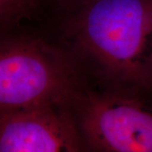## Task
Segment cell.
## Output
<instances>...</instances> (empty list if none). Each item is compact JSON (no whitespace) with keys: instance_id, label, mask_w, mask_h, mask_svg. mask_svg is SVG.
Segmentation results:
<instances>
[{"instance_id":"5","label":"cell","mask_w":152,"mask_h":152,"mask_svg":"<svg viewBox=\"0 0 152 152\" xmlns=\"http://www.w3.org/2000/svg\"><path fill=\"white\" fill-rule=\"evenodd\" d=\"M38 0H0V23L11 20L26 14Z\"/></svg>"},{"instance_id":"6","label":"cell","mask_w":152,"mask_h":152,"mask_svg":"<svg viewBox=\"0 0 152 152\" xmlns=\"http://www.w3.org/2000/svg\"><path fill=\"white\" fill-rule=\"evenodd\" d=\"M60 3H62L64 5L70 6V7H77L80 8L83 5L87 4L91 0H58Z\"/></svg>"},{"instance_id":"3","label":"cell","mask_w":152,"mask_h":152,"mask_svg":"<svg viewBox=\"0 0 152 152\" xmlns=\"http://www.w3.org/2000/svg\"><path fill=\"white\" fill-rule=\"evenodd\" d=\"M80 124L85 141L95 151L152 152V99L88 94Z\"/></svg>"},{"instance_id":"1","label":"cell","mask_w":152,"mask_h":152,"mask_svg":"<svg viewBox=\"0 0 152 152\" xmlns=\"http://www.w3.org/2000/svg\"><path fill=\"white\" fill-rule=\"evenodd\" d=\"M75 19L76 43L108 75L152 91V0H91Z\"/></svg>"},{"instance_id":"2","label":"cell","mask_w":152,"mask_h":152,"mask_svg":"<svg viewBox=\"0 0 152 152\" xmlns=\"http://www.w3.org/2000/svg\"><path fill=\"white\" fill-rule=\"evenodd\" d=\"M79 95V78L69 58L41 40L0 43V115L64 105Z\"/></svg>"},{"instance_id":"4","label":"cell","mask_w":152,"mask_h":152,"mask_svg":"<svg viewBox=\"0 0 152 152\" xmlns=\"http://www.w3.org/2000/svg\"><path fill=\"white\" fill-rule=\"evenodd\" d=\"M64 105H48L0 115V152H71L81 137Z\"/></svg>"}]
</instances>
